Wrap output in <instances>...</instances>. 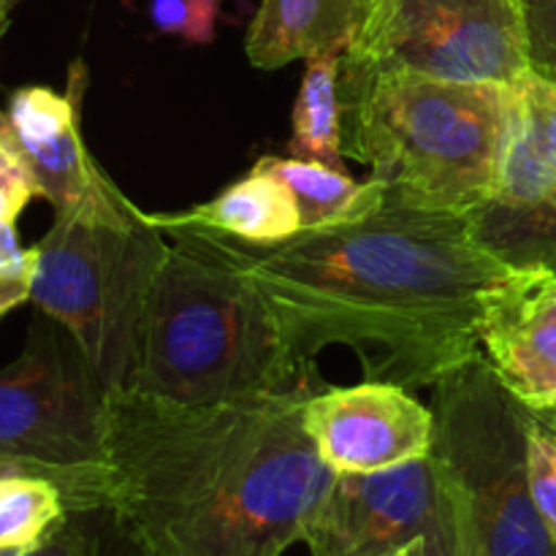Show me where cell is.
<instances>
[{
  "instance_id": "obj_26",
  "label": "cell",
  "mask_w": 556,
  "mask_h": 556,
  "mask_svg": "<svg viewBox=\"0 0 556 556\" xmlns=\"http://www.w3.org/2000/svg\"><path fill=\"white\" fill-rule=\"evenodd\" d=\"M9 22H11V14L3 9V5H0V41H3L5 30H9Z\"/></svg>"
},
{
  "instance_id": "obj_14",
  "label": "cell",
  "mask_w": 556,
  "mask_h": 556,
  "mask_svg": "<svg viewBox=\"0 0 556 556\" xmlns=\"http://www.w3.org/2000/svg\"><path fill=\"white\" fill-rule=\"evenodd\" d=\"M253 168L280 179L291 190L302 215V231L358 220L386 204L380 182L372 177L367 182H356L345 168H334L329 163L266 155Z\"/></svg>"
},
{
  "instance_id": "obj_28",
  "label": "cell",
  "mask_w": 556,
  "mask_h": 556,
  "mask_svg": "<svg viewBox=\"0 0 556 556\" xmlns=\"http://www.w3.org/2000/svg\"><path fill=\"white\" fill-rule=\"evenodd\" d=\"M541 416H543V418H546V421H548V424H552V427L556 429V407H554V410H543V413H541Z\"/></svg>"
},
{
  "instance_id": "obj_27",
  "label": "cell",
  "mask_w": 556,
  "mask_h": 556,
  "mask_svg": "<svg viewBox=\"0 0 556 556\" xmlns=\"http://www.w3.org/2000/svg\"><path fill=\"white\" fill-rule=\"evenodd\" d=\"M20 3H25V0H0V5H3V9L9 11V14H11V11H14Z\"/></svg>"
},
{
  "instance_id": "obj_6",
  "label": "cell",
  "mask_w": 556,
  "mask_h": 556,
  "mask_svg": "<svg viewBox=\"0 0 556 556\" xmlns=\"http://www.w3.org/2000/svg\"><path fill=\"white\" fill-rule=\"evenodd\" d=\"M434 440L459 556H556L530 492L532 410L483 353L434 383Z\"/></svg>"
},
{
  "instance_id": "obj_1",
  "label": "cell",
  "mask_w": 556,
  "mask_h": 556,
  "mask_svg": "<svg viewBox=\"0 0 556 556\" xmlns=\"http://www.w3.org/2000/svg\"><path fill=\"white\" fill-rule=\"evenodd\" d=\"M215 237L266 299L304 378L320 351L345 345L367 380L434 386L481 353L483 302L516 271L483 248L470 215L391 201L280 244Z\"/></svg>"
},
{
  "instance_id": "obj_18",
  "label": "cell",
  "mask_w": 556,
  "mask_h": 556,
  "mask_svg": "<svg viewBox=\"0 0 556 556\" xmlns=\"http://www.w3.org/2000/svg\"><path fill=\"white\" fill-rule=\"evenodd\" d=\"M527 470L532 503L556 541V429L535 410L527 429Z\"/></svg>"
},
{
  "instance_id": "obj_17",
  "label": "cell",
  "mask_w": 556,
  "mask_h": 556,
  "mask_svg": "<svg viewBox=\"0 0 556 556\" xmlns=\"http://www.w3.org/2000/svg\"><path fill=\"white\" fill-rule=\"evenodd\" d=\"M556 190V155L546 147L532 123L527 103L516 87V112L508 144L500 163L497 188L492 201L508 206L548 204Z\"/></svg>"
},
{
  "instance_id": "obj_15",
  "label": "cell",
  "mask_w": 556,
  "mask_h": 556,
  "mask_svg": "<svg viewBox=\"0 0 556 556\" xmlns=\"http://www.w3.org/2000/svg\"><path fill=\"white\" fill-rule=\"evenodd\" d=\"M342 54H324L307 60V71L299 85L291 117V141L288 152L293 157L345 166L342 152V98H340Z\"/></svg>"
},
{
  "instance_id": "obj_22",
  "label": "cell",
  "mask_w": 556,
  "mask_h": 556,
  "mask_svg": "<svg viewBox=\"0 0 556 556\" xmlns=\"http://www.w3.org/2000/svg\"><path fill=\"white\" fill-rule=\"evenodd\" d=\"M521 98L527 103L532 123H535L538 134L546 141L548 150L556 155V85L548 79H541L530 71L519 85Z\"/></svg>"
},
{
  "instance_id": "obj_25",
  "label": "cell",
  "mask_w": 556,
  "mask_h": 556,
  "mask_svg": "<svg viewBox=\"0 0 556 556\" xmlns=\"http://www.w3.org/2000/svg\"><path fill=\"white\" fill-rule=\"evenodd\" d=\"M30 302V277L0 275V315Z\"/></svg>"
},
{
  "instance_id": "obj_13",
  "label": "cell",
  "mask_w": 556,
  "mask_h": 556,
  "mask_svg": "<svg viewBox=\"0 0 556 556\" xmlns=\"http://www.w3.org/2000/svg\"><path fill=\"white\" fill-rule=\"evenodd\" d=\"M150 223L161 231L199 228L244 244H280L302 231V215L291 190L255 168L206 204L179 215H150Z\"/></svg>"
},
{
  "instance_id": "obj_16",
  "label": "cell",
  "mask_w": 556,
  "mask_h": 556,
  "mask_svg": "<svg viewBox=\"0 0 556 556\" xmlns=\"http://www.w3.org/2000/svg\"><path fill=\"white\" fill-rule=\"evenodd\" d=\"M71 516L68 500L52 478L20 467L0 472V556L36 552Z\"/></svg>"
},
{
  "instance_id": "obj_24",
  "label": "cell",
  "mask_w": 556,
  "mask_h": 556,
  "mask_svg": "<svg viewBox=\"0 0 556 556\" xmlns=\"http://www.w3.org/2000/svg\"><path fill=\"white\" fill-rule=\"evenodd\" d=\"M33 269H36V250L22 248L16 223H0V275L33 280Z\"/></svg>"
},
{
  "instance_id": "obj_4",
  "label": "cell",
  "mask_w": 556,
  "mask_h": 556,
  "mask_svg": "<svg viewBox=\"0 0 556 556\" xmlns=\"http://www.w3.org/2000/svg\"><path fill=\"white\" fill-rule=\"evenodd\" d=\"M342 152L367 163L386 201L470 215L494 195L516 87L340 65Z\"/></svg>"
},
{
  "instance_id": "obj_7",
  "label": "cell",
  "mask_w": 556,
  "mask_h": 556,
  "mask_svg": "<svg viewBox=\"0 0 556 556\" xmlns=\"http://www.w3.org/2000/svg\"><path fill=\"white\" fill-rule=\"evenodd\" d=\"M106 391L74 337L38 313L25 348L0 369V462L52 478L71 514L106 510Z\"/></svg>"
},
{
  "instance_id": "obj_11",
  "label": "cell",
  "mask_w": 556,
  "mask_h": 556,
  "mask_svg": "<svg viewBox=\"0 0 556 556\" xmlns=\"http://www.w3.org/2000/svg\"><path fill=\"white\" fill-rule=\"evenodd\" d=\"M481 353L505 389L543 413L556 407V271L516 269L478 320Z\"/></svg>"
},
{
  "instance_id": "obj_9",
  "label": "cell",
  "mask_w": 556,
  "mask_h": 556,
  "mask_svg": "<svg viewBox=\"0 0 556 556\" xmlns=\"http://www.w3.org/2000/svg\"><path fill=\"white\" fill-rule=\"evenodd\" d=\"M302 541L309 556H459L432 451L389 470L337 476Z\"/></svg>"
},
{
  "instance_id": "obj_5",
  "label": "cell",
  "mask_w": 556,
  "mask_h": 556,
  "mask_svg": "<svg viewBox=\"0 0 556 556\" xmlns=\"http://www.w3.org/2000/svg\"><path fill=\"white\" fill-rule=\"evenodd\" d=\"M168 248L134 201L60 212L33 244L30 302L74 337L106 394L134 386L144 315Z\"/></svg>"
},
{
  "instance_id": "obj_19",
  "label": "cell",
  "mask_w": 556,
  "mask_h": 556,
  "mask_svg": "<svg viewBox=\"0 0 556 556\" xmlns=\"http://www.w3.org/2000/svg\"><path fill=\"white\" fill-rule=\"evenodd\" d=\"M152 27L188 43H212L220 22V0H150Z\"/></svg>"
},
{
  "instance_id": "obj_23",
  "label": "cell",
  "mask_w": 556,
  "mask_h": 556,
  "mask_svg": "<svg viewBox=\"0 0 556 556\" xmlns=\"http://www.w3.org/2000/svg\"><path fill=\"white\" fill-rule=\"evenodd\" d=\"M85 516H71L63 530L54 532L41 548L22 556H101L98 535L85 525Z\"/></svg>"
},
{
  "instance_id": "obj_21",
  "label": "cell",
  "mask_w": 556,
  "mask_h": 556,
  "mask_svg": "<svg viewBox=\"0 0 556 556\" xmlns=\"http://www.w3.org/2000/svg\"><path fill=\"white\" fill-rule=\"evenodd\" d=\"M530 71L556 85V0H519Z\"/></svg>"
},
{
  "instance_id": "obj_29",
  "label": "cell",
  "mask_w": 556,
  "mask_h": 556,
  "mask_svg": "<svg viewBox=\"0 0 556 556\" xmlns=\"http://www.w3.org/2000/svg\"><path fill=\"white\" fill-rule=\"evenodd\" d=\"M9 467H11V465H3V462H0V472H3V470H9Z\"/></svg>"
},
{
  "instance_id": "obj_12",
  "label": "cell",
  "mask_w": 556,
  "mask_h": 556,
  "mask_svg": "<svg viewBox=\"0 0 556 556\" xmlns=\"http://www.w3.org/2000/svg\"><path fill=\"white\" fill-rule=\"evenodd\" d=\"M372 0H261L250 22L248 60L275 71L293 60L345 54Z\"/></svg>"
},
{
  "instance_id": "obj_2",
  "label": "cell",
  "mask_w": 556,
  "mask_h": 556,
  "mask_svg": "<svg viewBox=\"0 0 556 556\" xmlns=\"http://www.w3.org/2000/svg\"><path fill=\"white\" fill-rule=\"evenodd\" d=\"M304 386L223 405L106 394V510L139 556H282L302 541L337 478L304 429Z\"/></svg>"
},
{
  "instance_id": "obj_8",
  "label": "cell",
  "mask_w": 556,
  "mask_h": 556,
  "mask_svg": "<svg viewBox=\"0 0 556 556\" xmlns=\"http://www.w3.org/2000/svg\"><path fill=\"white\" fill-rule=\"evenodd\" d=\"M342 65L465 85L530 74L519 0H372Z\"/></svg>"
},
{
  "instance_id": "obj_10",
  "label": "cell",
  "mask_w": 556,
  "mask_h": 556,
  "mask_svg": "<svg viewBox=\"0 0 556 556\" xmlns=\"http://www.w3.org/2000/svg\"><path fill=\"white\" fill-rule=\"evenodd\" d=\"M304 429L337 476L378 472L432 451L434 413L405 386L364 380L309 391Z\"/></svg>"
},
{
  "instance_id": "obj_3",
  "label": "cell",
  "mask_w": 556,
  "mask_h": 556,
  "mask_svg": "<svg viewBox=\"0 0 556 556\" xmlns=\"http://www.w3.org/2000/svg\"><path fill=\"white\" fill-rule=\"evenodd\" d=\"M130 389L182 405H223L304 386L269 304L220 239L168 228Z\"/></svg>"
},
{
  "instance_id": "obj_20",
  "label": "cell",
  "mask_w": 556,
  "mask_h": 556,
  "mask_svg": "<svg viewBox=\"0 0 556 556\" xmlns=\"http://www.w3.org/2000/svg\"><path fill=\"white\" fill-rule=\"evenodd\" d=\"M38 195L30 168L22 161L11 136V125L0 109V223H16L27 204Z\"/></svg>"
}]
</instances>
